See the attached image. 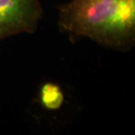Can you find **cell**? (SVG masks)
Segmentation results:
<instances>
[{"label": "cell", "instance_id": "cell-1", "mask_svg": "<svg viewBox=\"0 0 135 135\" xmlns=\"http://www.w3.org/2000/svg\"><path fill=\"white\" fill-rule=\"evenodd\" d=\"M58 26L71 41L126 52L135 44V0H71L59 7Z\"/></svg>", "mask_w": 135, "mask_h": 135}, {"label": "cell", "instance_id": "cell-2", "mask_svg": "<svg viewBox=\"0 0 135 135\" xmlns=\"http://www.w3.org/2000/svg\"><path fill=\"white\" fill-rule=\"evenodd\" d=\"M43 14L40 0H0V41L35 32Z\"/></svg>", "mask_w": 135, "mask_h": 135}, {"label": "cell", "instance_id": "cell-3", "mask_svg": "<svg viewBox=\"0 0 135 135\" xmlns=\"http://www.w3.org/2000/svg\"><path fill=\"white\" fill-rule=\"evenodd\" d=\"M42 106L49 110H56L62 106L65 96L60 86L53 83H44L40 90Z\"/></svg>", "mask_w": 135, "mask_h": 135}]
</instances>
